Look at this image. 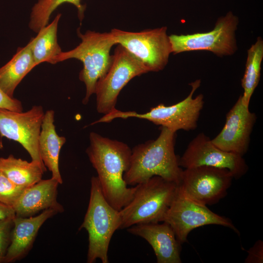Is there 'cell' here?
<instances>
[{
  "label": "cell",
  "mask_w": 263,
  "mask_h": 263,
  "mask_svg": "<svg viewBox=\"0 0 263 263\" xmlns=\"http://www.w3.org/2000/svg\"><path fill=\"white\" fill-rule=\"evenodd\" d=\"M263 58V40L259 37L255 43L247 50L245 71L241 80V85L244 90L241 95L242 102L248 106L260 81Z\"/></svg>",
  "instance_id": "22"
},
{
  "label": "cell",
  "mask_w": 263,
  "mask_h": 263,
  "mask_svg": "<svg viewBox=\"0 0 263 263\" xmlns=\"http://www.w3.org/2000/svg\"><path fill=\"white\" fill-rule=\"evenodd\" d=\"M0 171L15 184L26 188L41 180L46 168L38 161L28 162L11 154L0 157Z\"/></svg>",
  "instance_id": "20"
},
{
  "label": "cell",
  "mask_w": 263,
  "mask_h": 263,
  "mask_svg": "<svg viewBox=\"0 0 263 263\" xmlns=\"http://www.w3.org/2000/svg\"><path fill=\"white\" fill-rule=\"evenodd\" d=\"M54 116L53 110H48L44 113L38 139V148L41 160L51 172L52 177L61 184L63 181L59 169V157L66 139L56 133Z\"/></svg>",
  "instance_id": "18"
},
{
  "label": "cell",
  "mask_w": 263,
  "mask_h": 263,
  "mask_svg": "<svg viewBox=\"0 0 263 263\" xmlns=\"http://www.w3.org/2000/svg\"><path fill=\"white\" fill-rule=\"evenodd\" d=\"M61 14L53 21L41 28L30 40L35 66L43 62L56 64V58L62 52L57 41V28Z\"/></svg>",
  "instance_id": "21"
},
{
  "label": "cell",
  "mask_w": 263,
  "mask_h": 263,
  "mask_svg": "<svg viewBox=\"0 0 263 263\" xmlns=\"http://www.w3.org/2000/svg\"><path fill=\"white\" fill-rule=\"evenodd\" d=\"M0 109H5L15 112H22L21 102L18 99L7 95L0 88Z\"/></svg>",
  "instance_id": "26"
},
{
  "label": "cell",
  "mask_w": 263,
  "mask_h": 263,
  "mask_svg": "<svg viewBox=\"0 0 263 263\" xmlns=\"http://www.w3.org/2000/svg\"><path fill=\"white\" fill-rule=\"evenodd\" d=\"M201 80L197 79L189 84L191 90L184 99L170 106L159 104L145 113L122 112L116 109L100 118V122H110L115 118L134 117L149 120L155 125L168 128L174 132L180 130H195L204 105V95L199 94L195 98L193 94L199 88Z\"/></svg>",
  "instance_id": "6"
},
{
  "label": "cell",
  "mask_w": 263,
  "mask_h": 263,
  "mask_svg": "<svg viewBox=\"0 0 263 263\" xmlns=\"http://www.w3.org/2000/svg\"><path fill=\"white\" fill-rule=\"evenodd\" d=\"M121 219L119 211L113 207L103 193L97 176L91 179L90 200L83 223L78 230L85 229L88 234L87 262L97 259L108 263V249L114 232L120 229Z\"/></svg>",
  "instance_id": "3"
},
{
  "label": "cell",
  "mask_w": 263,
  "mask_h": 263,
  "mask_svg": "<svg viewBox=\"0 0 263 263\" xmlns=\"http://www.w3.org/2000/svg\"><path fill=\"white\" fill-rule=\"evenodd\" d=\"M58 213L56 209H48L38 215L28 217L15 216L13 218L10 244L3 263H13L25 257L32 248L42 225Z\"/></svg>",
  "instance_id": "17"
},
{
  "label": "cell",
  "mask_w": 263,
  "mask_h": 263,
  "mask_svg": "<svg viewBox=\"0 0 263 263\" xmlns=\"http://www.w3.org/2000/svg\"><path fill=\"white\" fill-rule=\"evenodd\" d=\"M44 113L40 105H35L26 112L0 109V136L18 142L32 160L42 163L38 139Z\"/></svg>",
  "instance_id": "12"
},
{
  "label": "cell",
  "mask_w": 263,
  "mask_h": 263,
  "mask_svg": "<svg viewBox=\"0 0 263 263\" xmlns=\"http://www.w3.org/2000/svg\"><path fill=\"white\" fill-rule=\"evenodd\" d=\"M164 222L170 225L181 244L187 242L191 231L206 225H217L227 227L239 234L230 219L215 213L207 206L188 198L178 186Z\"/></svg>",
  "instance_id": "10"
},
{
  "label": "cell",
  "mask_w": 263,
  "mask_h": 263,
  "mask_svg": "<svg viewBox=\"0 0 263 263\" xmlns=\"http://www.w3.org/2000/svg\"><path fill=\"white\" fill-rule=\"evenodd\" d=\"M13 218L0 219V263H3L10 244Z\"/></svg>",
  "instance_id": "25"
},
{
  "label": "cell",
  "mask_w": 263,
  "mask_h": 263,
  "mask_svg": "<svg viewBox=\"0 0 263 263\" xmlns=\"http://www.w3.org/2000/svg\"><path fill=\"white\" fill-rule=\"evenodd\" d=\"M59 184L55 179L40 180L24 189L12 207L16 216L28 217L40 211L55 209L59 213L64 211L63 206L57 200Z\"/></svg>",
  "instance_id": "16"
},
{
  "label": "cell",
  "mask_w": 263,
  "mask_h": 263,
  "mask_svg": "<svg viewBox=\"0 0 263 263\" xmlns=\"http://www.w3.org/2000/svg\"><path fill=\"white\" fill-rule=\"evenodd\" d=\"M116 45L107 72L97 81L95 86L96 110L104 115L116 109L118 94L132 79L148 73L125 48L120 44Z\"/></svg>",
  "instance_id": "8"
},
{
  "label": "cell",
  "mask_w": 263,
  "mask_h": 263,
  "mask_svg": "<svg viewBox=\"0 0 263 263\" xmlns=\"http://www.w3.org/2000/svg\"><path fill=\"white\" fill-rule=\"evenodd\" d=\"M64 3H70L76 8L78 18L81 21L84 17L85 11V6L81 3V0H38L30 13L29 22L30 29L37 33L47 25L52 14Z\"/></svg>",
  "instance_id": "23"
},
{
  "label": "cell",
  "mask_w": 263,
  "mask_h": 263,
  "mask_svg": "<svg viewBox=\"0 0 263 263\" xmlns=\"http://www.w3.org/2000/svg\"><path fill=\"white\" fill-rule=\"evenodd\" d=\"M256 119L255 113L243 103L240 95L227 113L223 129L211 139L212 142L223 150L243 156L248 150Z\"/></svg>",
  "instance_id": "14"
},
{
  "label": "cell",
  "mask_w": 263,
  "mask_h": 263,
  "mask_svg": "<svg viewBox=\"0 0 263 263\" xmlns=\"http://www.w3.org/2000/svg\"><path fill=\"white\" fill-rule=\"evenodd\" d=\"M234 178L226 169L199 166L183 170L178 185L188 198L204 205L218 203L227 194Z\"/></svg>",
  "instance_id": "11"
},
{
  "label": "cell",
  "mask_w": 263,
  "mask_h": 263,
  "mask_svg": "<svg viewBox=\"0 0 263 263\" xmlns=\"http://www.w3.org/2000/svg\"><path fill=\"white\" fill-rule=\"evenodd\" d=\"M239 19L231 11L219 18L211 31L169 36L173 54L192 51H210L219 56H231L237 50L236 31Z\"/></svg>",
  "instance_id": "9"
},
{
  "label": "cell",
  "mask_w": 263,
  "mask_h": 263,
  "mask_svg": "<svg viewBox=\"0 0 263 263\" xmlns=\"http://www.w3.org/2000/svg\"><path fill=\"white\" fill-rule=\"evenodd\" d=\"M179 165L185 169L203 166L226 169L236 179L244 175L248 169L243 156L221 150L203 132L189 143L179 158Z\"/></svg>",
  "instance_id": "13"
},
{
  "label": "cell",
  "mask_w": 263,
  "mask_h": 263,
  "mask_svg": "<svg viewBox=\"0 0 263 263\" xmlns=\"http://www.w3.org/2000/svg\"><path fill=\"white\" fill-rule=\"evenodd\" d=\"M35 67L29 41L26 46L18 48L12 58L0 68V89L7 95L14 97L17 87Z\"/></svg>",
  "instance_id": "19"
},
{
  "label": "cell",
  "mask_w": 263,
  "mask_h": 263,
  "mask_svg": "<svg viewBox=\"0 0 263 263\" xmlns=\"http://www.w3.org/2000/svg\"><path fill=\"white\" fill-rule=\"evenodd\" d=\"M16 216L12 207L0 202V219L14 218Z\"/></svg>",
  "instance_id": "28"
},
{
  "label": "cell",
  "mask_w": 263,
  "mask_h": 263,
  "mask_svg": "<svg viewBox=\"0 0 263 263\" xmlns=\"http://www.w3.org/2000/svg\"><path fill=\"white\" fill-rule=\"evenodd\" d=\"M176 136V132L161 127L155 139L133 147L129 167L123 176L126 184L135 186L158 176L179 185L183 169L175 153Z\"/></svg>",
  "instance_id": "2"
},
{
  "label": "cell",
  "mask_w": 263,
  "mask_h": 263,
  "mask_svg": "<svg viewBox=\"0 0 263 263\" xmlns=\"http://www.w3.org/2000/svg\"><path fill=\"white\" fill-rule=\"evenodd\" d=\"M245 263H262L263 262V242L258 240L248 251Z\"/></svg>",
  "instance_id": "27"
},
{
  "label": "cell",
  "mask_w": 263,
  "mask_h": 263,
  "mask_svg": "<svg viewBox=\"0 0 263 263\" xmlns=\"http://www.w3.org/2000/svg\"><path fill=\"white\" fill-rule=\"evenodd\" d=\"M129 233L146 240L152 247L157 263H181V244L170 225L162 223H141L127 228Z\"/></svg>",
  "instance_id": "15"
},
{
  "label": "cell",
  "mask_w": 263,
  "mask_h": 263,
  "mask_svg": "<svg viewBox=\"0 0 263 263\" xmlns=\"http://www.w3.org/2000/svg\"><path fill=\"white\" fill-rule=\"evenodd\" d=\"M178 186L158 176L136 185L132 199L119 211L120 229L138 224L164 222Z\"/></svg>",
  "instance_id": "4"
},
{
  "label": "cell",
  "mask_w": 263,
  "mask_h": 263,
  "mask_svg": "<svg viewBox=\"0 0 263 263\" xmlns=\"http://www.w3.org/2000/svg\"><path fill=\"white\" fill-rule=\"evenodd\" d=\"M25 188L10 181L0 171V202L12 207Z\"/></svg>",
  "instance_id": "24"
},
{
  "label": "cell",
  "mask_w": 263,
  "mask_h": 263,
  "mask_svg": "<svg viewBox=\"0 0 263 263\" xmlns=\"http://www.w3.org/2000/svg\"><path fill=\"white\" fill-rule=\"evenodd\" d=\"M116 44H120L135 57L148 72H159L167 65L172 53L167 27L148 29L140 32L112 29Z\"/></svg>",
  "instance_id": "7"
},
{
  "label": "cell",
  "mask_w": 263,
  "mask_h": 263,
  "mask_svg": "<svg viewBox=\"0 0 263 263\" xmlns=\"http://www.w3.org/2000/svg\"><path fill=\"white\" fill-rule=\"evenodd\" d=\"M77 33L80 43L75 48L60 53L56 58V63L74 58L82 62L83 68L79 78L85 85L86 94L82 100L86 105L92 95L94 94L97 81L107 72L111 63L110 51L116 44L112 33H99L90 30L84 34L79 29Z\"/></svg>",
  "instance_id": "5"
},
{
  "label": "cell",
  "mask_w": 263,
  "mask_h": 263,
  "mask_svg": "<svg viewBox=\"0 0 263 263\" xmlns=\"http://www.w3.org/2000/svg\"><path fill=\"white\" fill-rule=\"evenodd\" d=\"M89 139L86 152L97 173L104 196L120 211L132 200L136 188V186L128 187L123 178L130 166L132 149L123 142L95 132L90 133Z\"/></svg>",
  "instance_id": "1"
}]
</instances>
